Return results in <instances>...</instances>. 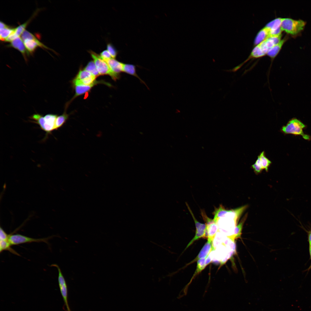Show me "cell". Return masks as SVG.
Returning <instances> with one entry per match:
<instances>
[{
	"label": "cell",
	"mask_w": 311,
	"mask_h": 311,
	"mask_svg": "<svg viewBox=\"0 0 311 311\" xmlns=\"http://www.w3.org/2000/svg\"><path fill=\"white\" fill-rule=\"evenodd\" d=\"M246 207L245 206L234 210H225L220 217L213 219L218 226V231L235 241L234 232L238 220Z\"/></svg>",
	"instance_id": "obj_1"
},
{
	"label": "cell",
	"mask_w": 311,
	"mask_h": 311,
	"mask_svg": "<svg viewBox=\"0 0 311 311\" xmlns=\"http://www.w3.org/2000/svg\"><path fill=\"white\" fill-rule=\"evenodd\" d=\"M235 241L226 236L222 242L212 250L209 254L213 262H219L222 265L225 263L235 253Z\"/></svg>",
	"instance_id": "obj_2"
},
{
	"label": "cell",
	"mask_w": 311,
	"mask_h": 311,
	"mask_svg": "<svg viewBox=\"0 0 311 311\" xmlns=\"http://www.w3.org/2000/svg\"><path fill=\"white\" fill-rule=\"evenodd\" d=\"M306 126L299 120L293 118L290 120L286 125L283 126L280 131L285 134H292L295 135H301L305 140H310V136L305 134L303 129Z\"/></svg>",
	"instance_id": "obj_3"
},
{
	"label": "cell",
	"mask_w": 311,
	"mask_h": 311,
	"mask_svg": "<svg viewBox=\"0 0 311 311\" xmlns=\"http://www.w3.org/2000/svg\"><path fill=\"white\" fill-rule=\"evenodd\" d=\"M306 24V22L302 20L282 18L280 27L282 31L291 35H295L304 29Z\"/></svg>",
	"instance_id": "obj_4"
},
{
	"label": "cell",
	"mask_w": 311,
	"mask_h": 311,
	"mask_svg": "<svg viewBox=\"0 0 311 311\" xmlns=\"http://www.w3.org/2000/svg\"><path fill=\"white\" fill-rule=\"evenodd\" d=\"M25 47L29 54H32L38 47L52 50L40 42L30 32L25 30L21 35Z\"/></svg>",
	"instance_id": "obj_5"
},
{
	"label": "cell",
	"mask_w": 311,
	"mask_h": 311,
	"mask_svg": "<svg viewBox=\"0 0 311 311\" xmlns=\"http://www.w3.org/2000/svg\"><path fill=\"white\" fill-rule=\"evenodd\" d=\"M89 52L100 75H108L114 80L120 78V75L114 73L107 62L101 59L99 55L92 51H90Z\"/></svg>",
	"instance_id": "obj_6"
},
{
	"label": "cell",
	"mask_w": 311,
	"mask_h": 311,
	"mask_svg": "<svg viewBox=\"0 0 311 311\" xmlns=\"http://www.w3.org/2000/svg\"><path fill=\"white\" fill-rule=\"evenodd\" d=\"M52 237L53 236H52L45 238H35L19 234H9L8 240L12 246L33 242H44L48 244V240Z\"/></svg>",
	"instance_id": "obj_7"
},
{
	"label": "cell",
	"mask_w": 311,
	"mask_h": 311,
	"mask_svg": "<svg viewBox=\"0 0 311 311\" xmlns=\"http://www.w3.org/2000/svg\"><path fill=\"white\" fill-rule=\"evenodd\" d=\"M51 266L56 267L58 271V281L60 292L64 302L66 311H71L69 305L68 299V289L67 283L59 267L56 264H53Z\"/></svg>",
	"instance_id": "obj_8"
},
{
	"label": "cell",
	"mask_w": 311,
	"mask_h": 311,
	"mask_svg": "<svg viewBox=\"0 0 311 311\" xmlns=\"http://www.w3.org/2000/svg\"><path fill=\"white\" fill-rule=\"evenodd\" d=\"M201 214L203 219L206 222V237L207 238L208 241L212 242L218 231V226L214 219L207 216L204 211L202 210Z\"/></svg>",
	"instance_id": "obj_9"
},
{
	"label": "cell",
	"mask_w": 311,
	"mask_h": 311,
	"mask_svg": "<svg viewBox=\"0 0 311 311\" xmlns=\"http://www.w3.org/2000/svg\"><path fill=\"white\" fill-rule=\"evenodd\" d=\"M186 204L194 220L196 227V232L195 236L188 244L185 250L186 249L192 244L194 241L197 240L201 238H205L206 230V225L205 224L201 223L197 220L195 217L188 204L187 203H186Z\"/></svg>",
	"instance_id": "obj_10"
},
{
	"label": "cell",
	"mask_w": 311,
	"mask_h": 311,
	"mask_svg": "<svg viewBox=\"0 0 311 311\" xmlns=\"http://www.w3.org/2000/svg\"><path fill=\"white\" fill-rule=\"evenodd\" d=\"M58 115L56 114H48L44 116L45 122L43 130L46 132V136L55 130V122Z\"/></svg>",
	"instance_id": "obj_11"
},
{
	"label": "cell",
	"mask_w": 311,
	"mask_h": 311,
	"mask_svg": "<svg viewBox=\"0 0 311 311\" xmlns=\"http://www.w3.org/2000/svg\"><path fill=\"white\" fill-rule=\"evenodd\" d=\"M7 46L18 50L22 54L25 61H27L26 54L29 55V54L25 47L23 41L20 37H18L10 42V44Z\"/></svg>",
	"instance_id": "obj_12"
},
{
	"label": "cell",
	"mask_w": 311,
	"mask_h": 311,
	"mask_svg": "<svg viewBox=\"0 0 311 311\" xmlns=\"http://www.w3.org/2000/svg\"><path fill=\"white\" fill-rule=\"evenodd\" d=\"M107 63L112 71L115 74L120 75L123 72L124 63L120 62L115 58H111L105 60Z\"/></svg>",
	"instance_id": "obj_13"
},
{
	"label": "cell",
	"mask_w": 311,
	"mask_h": 311,
	"mask_svg": "<svg viewBox=\"0 0 311 311\" xmlns=\"http://www.w3.org/2000/svg\"><path fill=\"white\" fill-rule=\"evenodd\" d=\"M101 83L100 81H95L94 83L89 85H79L75 86V94L73 99L78 96L89 92L95 85Z\"/></svg>",
	"instance_id": "obj_14"
},
{
	"label": "cell",
	"mask_w": 311,
	"mask_h": 311,
	"mask_svg": "<svg viewBox=\"0 0 311 311\" xmlns=\"http://www.w3.org/2000/svg\"><path fill=\"white\" fill-rule=\"evenodd\" d=\"M271 32L270 30L266 26L261 29L256 37L254 44L256 45L267 39L270 35Z\"/></svg>",
	"instance_id": "obj_15"
},
{
	"label": "cell",
	"mask_w": 311,
	"mask_h": 311,
	"mask_svg": "<svg viewBox=\"0 0 311 311\" xmlns=\"http://www.w3.org/2000/svg\"><path fill=\"white\" fill-rule=\"evenodd\" d=\"M212 242L208 241L192 262H194L200 259L206 258L212 250Z\"/></svg>",
	"instance_id": "obj_16"
},
{
	"label": "cell",
	"mask_w": 311,
	"mask_h": 311,
	"mask_svg": "<svg viewBox=\"0 0 311 311\" xmlns=\"http://www.w3.org/2000/svg\"><path fill=\"white\" fill-rule=\"evenodd\" d=\"M287 39V37H285L278 43L273 46L267 52V54L272 60L277 55L281 48Z\"/></svg>",
	"instance_id": "obj_17"
},
{
	"label": "cell",
	"mask_w": 311,
	"mask_h": 311,
	"mask_svg": "<svg viewBox=\"0 0 311 311\" xmlns=\"http://www.w3.org/2000/svg\"><path fill=\"white\" fill-rule=\"evenodd\" d=\"M206 258L201 259L197 260V265L196 269L193 276L191 278L189 283L186 286L184 290V295H185L187 293V288L188 285L190 284L192 280L197 274L201 272L206 266L205 264V261Z\"/></svg>",
	"instance_id": "obj_18"
},
{
	"label": "cell",
	"mask_w": 311,
	"mask_h": 311,
	"mask_svg": "<svg viewBox=\"0 0 311 311\" xmlns=\"http://www.w3.org/2000/svg\"><path fill=\"white\" fill-rule=\"evenodd\" d=\"M123 72L137 77L139 79L141 82L147 86L145 83L137 75L136 72V66L134 65L128 64H124Z\"/></svg>",
	"instance_id": "obj_19"
},
{
	"label": "cell",
	"mask_w": 311,
	"mask_h": 311,
	"mask_svg": "<svg viewBox=\"0 0 311 311\" xmlns=\"http://www.w3.org/2000/svg\"><path fill=\"white\" fill-rule=\"evenodd\" d=\"M257 157L259 158L260 165L263 169H265L268 172L272 162L266 157L265 151H264L260 153Z\"/></svg>",
	"instance_id": "obj_20"
},
{
	"label": "cell",
	"mask_w": 311,
	"mask_h": 311,
	"mask_svg": "<svg viewBox=\"0 0 311 311\" xmlns=\"http://www.w3.org/2000/svg\"><path fill=\"white\" fill-rule=\"evenodd\" d=\"M8 239L0 240V252L4 251H8L14 255L20 256V255L14 250L12 248Z\"/></svg>",
	"instance_id": "obj_21"
},
{
	"label": "cell",
	"mask_w": 311,
	"mask_h": 311,
	"mask_svg": "<svg viewBox=\"0 0 311 311\" xmlns=\"http://www.w3.org/2000/svg\"><path fill=\"white\" fill-rule=\"evenodd\" d=\"M66 111L62 115L57 116L55 122V130L62 127L68 119L69 115L67 113Z\"/></svg>",
	"instance_id": "obj_22"
},
{
	"label": "cell",
	"mask_w": 311,
	"mask_h": 311,
	"mask_svg": "<svg viewBox=\"0 0 311 311\" xmlns=\"http://www.w3.org/2000/svg\"><path fill=\"white\" fill-rule=\"evenodd\" d=\"M15 28L7 26L0 29V39L5 41L6 39L15 30Z\"/></svg>",
	"instance_id": "obj_23"
},
{
	"label": "cell",
	"mask_w": 311,
	"mask_h": 311,
	"mask_svg": "<svg viewBox=\"0 0 311 311\" xmlns=\"http://www.w3.org/2000/svg\"><path fill=\"white\" fill-rule=\"evenodd\" d=\"M282 20V18H276L271 21L265 26L271 30V33L280 27Z\"/></svg>",
	"instance_id": "obj_24"
},
{
	"label": "cell",
	"mask_w": 311,
	"mask_h": 311,
	"mask_svg": "<svg viewBox=\"0 0 311 311\" xmlns=\"http://www.w3.org/2000/svg\"><path fill=\"white\" fill-rule=\"evenodd\" d=\"M84 69L89 72L96 77L100 75L93 61H91L89 62Z\"/></svg>",
	"instance_id": "obj_25"
},
{
	"label": "cell",
	"mask_w": 311,
	"mask_h": 311,
	"mask_svg": "<svg viewBox=\"0 0 311 311\" xmlns=\"http://www.w3.org/2000/svg\"><path fill=\"white\" fill-rule=\"evenodd\" d=\"M33 17H32L31 18H30L25 22L15 28L14 33L18 37H20V35H21L23 32L25 30V28Z\"/></svg>",
	"instance_id": "obj_26"
},
{
	"label": "cell",
	"mask_w": 311,
	"mask_h": 311,
	"mask_svg": "<svg viewBox=\"0 0 311 311\" xmlns=\"http://www.w3.org/2000/svg\"><path fill=\"white\" fill-rule=\"evenodd\" d=\"M246 215L241 220L240 223L237 225L234 232V238L235 240L240 237L242 228L244 222L246 217Z\"/></svg>",
	"instance_id": "obj_27"
},
{
	"label": "cell",
	"mask_w": 311,
	"mask_h": 311,
	"mask_svg": "<svg viewBox=\"0 0 311 311\" xmlns=\"http://www.w3.org/2000/svg\"><path fill=\"white\" fill-rule=\"evenodd\" d=\"M94 75L85 69L80 70L75 78L79 80H82Z\"/></svg>",
	"instance_id": "obj_28"
},
{
	"label": "cell",
	"mask_w": 311,
	"mask_h": 311,
	"mask_svg": "<svg viewBox=\"0 0 311 311\" xmlns=\"http://www.w3.org/2000/svg\"><path fill=\"white\" fill-rule=\"evenodd\" d=\"M107 48L112 58H115L117 54V52L111 43H108Z\"/></svg>",
	"instance_id": "obj_29"
},
{
	"label": "cell",
	"mask_w": 311,
	"mask_h": 311,
	"mask_svg": "<svg viewBox=\"0 0 311 311\" xmlns=\"http://www.w3.org/2000/svg\"><path fill=\"white\" fill-rule=\"evenodd\" d=\"M99 55L100 57L104 60L112 58L110 54L107 50H104L102 51Z\"/></svg>",
	"instance_id": "obj_30"
},
{
	"label": "cell",
	"mask_w": 311,
	"mask_h": 311,
	"mask_svg": "<svg viewBox=\"0 0 311 311\" xmlns=\"http://www.w3.org/2000/svg\"><path fill=\"white\" fill-rule=\"evenodd\" d=\"M9 236V234H8L3 229L0 227V240L8 239Z\"/></svg>",
	"instance_id": "obj_31"
},
{
	"label": "cell",
	"mask_w": 311,
	"mask_h": 311,
	"mask_svg": "<svg viewBox=\"0 0 311 311\" xmlns=\"http://www.w3.org/2000/svg\"><path fill=\"white\" fill-rule=\"evenodd\" d=\"M251 168L257 174L261 173L263 170L261 168L257 166L255 163L252 165Z\"/></svg>",
	"instance_id": "obj_32"
},
{
	"label": "cell",
	"mask_w": 311,
	"mask_h": 311,
	"mask_svg": "<svg viewBox=\"0 0 311 311\" xmlns=\"http://www.w3.org/2000/svg\"><path fill=\"white\" fill-rule=\"evenodd\" d=\"M308 240L309 245H311V228L308 232Z\"/></svg>",
	"instance_id": "obj_33"
},
{
	"label": "cell",
	"mask_w": 311,
	"mask_h": 311,
	"mask_svg": "<svg viewBox=\"0 0 311 311\" xmlns=\"http://www.w3.org/2000/svg\"><path fill=\"white\" fill-rule=\"evenodd\" d=\"M0 29H2L7 26H8L6 24L3 22L1 21L0 23Z\"/></svg>",
	"instance_id": "obj_34"
},
{
	"label": "cell",
	"mask_w": 311,
	"mask_h": 311,
	"mask_svg": "<svg viewBox=\"0 0 311 311\" xmlns=\"http://www.w3.org/2000/svg\"><path fill=\"white\" fill-rule=\"evenodd\" d=\"M309 254H310V259L311 260V245H309ZM310 269H311V264L310 266L309 267V268H308V270H309Z\"/></svg>",
	"instance_id": "obj_35"
}]
</instances>
